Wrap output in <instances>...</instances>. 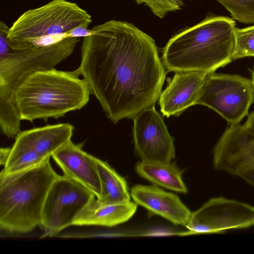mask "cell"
I'll return each mask as SVG.
<instances>
[{
    "mask_svg": "<svg viewBox=\"0 0 254 254\" xmlns=\"http://www.w3.org/2000/svg\"><path fill=\"white\" fill-rule=\"evenodd\" d=\"M83 38L76 69L114 123L154 105L166 77L154 40L134 25L112 20Z\"/></svg>",
    "mask_w": 254,
    "mask_h": 254,
    "instance_id": "obj_1",
    "label": "cell"
},
{
    "mask_svg": "<svg viewBox=\"0 0 254 254\" xmlns=\"http://www.w3.org/2000/svg\"><path fill=\"white\" fill-rule=\"evenodd\" d=\"M237 27L228 17L208 16L172 37L163 48L169 71L214 72L232 60Z\"/></svg>",
    "mask_w": 254,
    "mask_h": 254,
    "instance_id": "obj_2",
    "label": "cell"
},
{
    "mask_svg": "<svg viewBox=\"0 0 254 254\" xmlns=\"http://www.w3.org/2000/svg\"><path fill=\"white\" fill-rule=\"evenodd\" d=\"M79 76L76 69L55 68L28 76L15 90L22 121L58 119L84 107L91 93L85 80Z\"/></svg>",
    "mask_w": 254,
    "mask_h": 254,
    "instance_id": "obj_3",
    "label": "cell"
},
{
    "mask_svg": "<svg viewBox=\"0 0 254 254\" xmlns=\"http://www.w3.org/2000/svg\"><path fill=\"white\" fill-rule=\"evenodd\" d=\"M59 175L50 158L28 169L0 173V227L8 233H26L40 226L48 190Z\"/></svg>",
    "mask_w": 254,
    "mask_h": 254,
    "instance_id": "obj_4",
    "label": "cell"
},
{
    "mask_svg": "<svg viewBox=\"0 0 254 254\" xmlns=\"http://www.w3.org/2000/svg\"><path fill=\"white\" fill-rule=\"evenodd\" d=\"M91 16L76 3L52 0L21 14L9 27L7 40L11 49L25 50L35 48L40 39L64 34L79 26L88 28Z\"/></svg>",
    "mask_w": 254,
    "mask_h": 254,
    "instance_id": "obj_5",
    "label": "cell"
},
{
    "mask_svg": "<svg viewBox=\"0 0 254 254\" xmlns=\"http://www.w3.org/2000/svg\"><path fill=\"white\" fill-rule=\"evenodd\" d=\"M8 32L0 31V84L15 91L30 75L55 68L73 52L79 38H68L54 44L25 50L10 48Z\"/></svg>",
    "mask_w": 254,
    "mask_h": 254,
    "instance_id": "obj_6",
    "label": "cell"
},
{
    "mask_svg": "<svg viewBox=\"0 0 254 254\" xmlns=\"http://www.w3.org/2000/svg\"><path fill=\"white\" fill-rule=\"evenodd\" d=\"M254 101L252 80L237 74H207L196 104L215 111L230 125L239 124L248 115Z\"/></svg>",
    "mask_w": 254,
    "mask_h": 254,
    "instance_id": "obj_7",
    "label": "cell"
},
{
    "mask_svg": "<svg viewBox=\"0 0 254 254\" xmlns=\"http://www.w3.org/2000/svg\"><path fill=\"white\" fill-rule=\"evenodd\" d=\"M95 195L84 186L65 175L58 176L46 195L42 213V238L56 236L72 225L77 215Z\"/></svg>",
    "mask_w": 254,
    "mask_h": 254,
    "instance_id": "obj_8",
    "label": "cell"
},
{
    "mask_svg": "<svg viewBox=\"0 0 254 254\" xmlns=\"http://www.w3.org/2000/svg\"><path fill=\"white\" fill-rule=\"evenodd\" d=\"M254 226V206L223 196L209 199L191 212L186 227L190 234L223 233Z\"/></svg>",
    "mask_w": 254,
    "mask_h": 254,
    "instance_id": "obj_9",
    "label": "cell"
},
{
    "mask_svg": "<svg viewBox=\"0 0 254 254\" xmlns=\"http://www.w3.org/2000/svg\"><path fill=\"white\" fill-rule=\"evenodd\" d=\"M135 151L141 161L170 163L175 158L174 140L154 106L133 118Z\"/></svg>",
    "mask_w": 254,
    "mask_h": 254,
    "instance_id": "obj_10",
    "label": "cell"
},
{
    "mask_svg": "<svg viewBox=\"0 0 254 254\" xmlns=\"http://www.w3.org/2000/svg\"><path fill=\"white\" fill-rule=\"evenodd\" d=\"M213 151V165L217 170L238 176L254 167V130L244 124L230 125Z\"/></svg>",
    "mask_w": 254,
    "mask_h": 254,
    "instance_id": "obj_11",
    "label": "cell"
},
{
    "mask_svg": "<svg viewBox=\"0 0 254 254\" xmlns=\"http://www.w3.org/2000/svg\"><path fill=\"white\" fill-rule=\"evenodd\" d=\"M207 74L201 71L175 72L159 97L162 114L167 117L179 116L187 108L196 105Z\"/></svg>",
    "mask_w": 254,
    "mask_h": 254,
    "instance_id": "obj_12",
    "label": "cell"
},
{
    "mask_svg": "<svg viewBox=\"0 0 254 254\" xmlns=\"http://www.w3.org/2000/svg\"><path fill=\"white\" fill-rule=\"evenodd\" d=\"M82 147V144H75L71 140L51 157L64 175L84 186L98 198L101 187L95 157L83 150Z\"/></svg>",
    "mask_w": 254,
    "mask_h": 254,
    "instance_id": "obj_13",
    "label": "cell"
},
{
    "mask_svg": "<svg viewBox=\"0 0 254 254\" xmlns=\"http://www.w3.org/2000/svg\"><path fill=\"white\" fill-rule=\"evenodd\" d=\"M130 195L136 204L176 225L186 226L189 222L191 212L179 196L157 185H135Z\"/></svg>",
    "mask_w": 254,
    "mask_h": 254,
    "instance_id": "obj_14",
    "label": "cell"
},
{
    "mask_svg": "<svg viewBox=\"0 0 254 254\" xmlns=\"http://www.w3.org/2000/svg\"><path fill=\"white\" fill-rule=\"evenodd\" d=\"M137 204L128 201L105 204L92 199L75 217L72 225L113 227L128 221L135 213Z\"/></svg>",
    "mask_w": 254,
    "mask_h": 254,
    "instance_id": "obj_15",
    "label": "cell"
},
{
    "mask_svg": "<svg viewBox=\"0 0 254 254\" xmlns=\"http://www.w3.org/2000/svg\"><path fill=\"white\" fill-rule=\"evenodd\" d=\"M73 129L72 125L61 123L21 131L17 136L46 159L71 140Z\"/></svg>",
    "mask_w": 254,
    "mask_h": 254,
    "instance_id": "obj_16",
    "label": "cell"
},
{
    "mask_svg": "<svg viewBox=\"0 0 254 254\" xmlns=\"http://www.w3.org/2000/svg\"><path fill=\"white\" fill-rule=\"evenodd\" d=\"M135 170L154 185L180 193L187 192L182 177L183 171L174 163L141 161L137 163Z\"/></svg>",
    "mask_w": 254,
    "mask_h": 254,
    "instance_id": "obj_17",
    "label": "cell"
},
{
    "mask_svg": "<svg viewBox=\"0 0 254 254\" xmlns=\"http://www.w3.org/2000/svg\"><path fill=\"white\" fill-rule=\"evenodd\" d=\"M100 178L101 191L97 200L105 204L127 202L130 201L126 180L106 162L95 157Z\"/></svg>",
    "mask_w": 254,
    "mask_h": 254,
    "instance_id": "obj_18",
    "label": "cell"
},
{
    "mask_svg": "<svg viewBox=\"0 0 254 254\" xmlns=\"http://www.w3.org/2000/svg\"><path fill=\"white\" fill-rule=\"evenodd\" d=\"M21 114L17 106L15 91L0 84V127L2 133L10 138L21 131Z\"/></svg>",
    "mask_w": 254,
    "mask_h": 254,
    "instance_id": "obj_19",
    "label": "cell"
},
{
    "mask_svg": "<svg viewBox=\"0 0 254 254\" xmlns=\"http://www.w3.org/2000/svg\"><path fill=\"white\" fill-rule=\"evenodd\" d=\"M15 139L2 172L12 174L24 171L36 166L47 159H43L18 136Z\"/></svg>",
    "mask_w": 254,
    "mask_h": 254,
    "instance_id": "obj_20",
    "label": "cell"
},
{
    "mask_svg": "<svg viewBox=\"0 0 254 254\" xmlns=\"http://www.w3.org/2000/svg\"><path fill=\"white\" fill-rule=\"evenodd\" d=\"M230 13L232 18L244 23H254V0H216Z\"/></svg>",
    "mask_w": 254,
    "mask_h": 254,
    "instance_id": "obj_21",
    "label": "cell"
},
{
    "mask_svg": "<svg viewBox=\"0 0 254 254\" xmlns=\"http://www.w3.org/2000/svg\"><path fill=\"white\" fill-rule=\"evenodd\" d=\"M247 57H254V25L236 29L232 60Z\"/></svg>",
    "mask_w": 254,
    "mask_h": 254,
    "instance_id": "obj_22",
    "label": "cell"
},
{
    "mask_svg": "<svg viewBox=\"0 0 254 254\" xmlns=\"http://www.w3.org/2000/svg\"><path fill=\"white\" fill-rule=\"evenodd\" d=\"M138 4L145 3L154 15L163 18L168 12L180 10L184 5L182 0H134Z\"/></svg>",
    "mask_w": 254,
    "mask_h": 254,
    "instance_id": "obj_23",
    "label": "cell"
},
{
    "mask_svg": "<svg viewBox=\"0 0 254 254\" xmlns=\"http://www.w3.org/2000/svg\"><path fill=\"white\" fill-rule=\"evenodd\" d=\"M69 37L81 38L86 37L95 34L94 31L89 29L84 26H79L76 27L67 32Z\"/></svg>",
    "mask_w": 254,
    "mask_h": 254,
    "instance_id": "obj_24",
    "label": "cell"
},
{
    "mask_svg": "<svg viewBox=\"0 0 254 254\" xmlns=\"http://www.w3.org/2000/svg\"><path fill=\"white\" fill-rule=\"evenodd\" d=\"M238 177L254 187V167L242 172Z\"/></svg>",
    "mask_w": 254,
    "mask_h": 254,
    "instance_id": "obj_25",
    "label": "cell"
},
{
    "mask_svg": "<svg viewBox=\"0 0 254 254\" xmlns=\"http://www.w3.org/2000/svg\"><path fill=\"white\" fill-rule=\"evenodd\" d=\"M11 148L4 147L0 149V164L3 166L6 164L10 152Z\"/></svg>",
    "mask_w": 254,
    "mask_h": 254,
    "instance_id": "obj_26",
    "label": "cell"
},
{
    "mask_svg": "<svg viewBox=\"0 0 254 254\" xmlns=\"http://www.w3.org/2000/svg\"><path fill=\"white\" fill-rule=\"evenodd\" d=\"M247 128L254 130V111L248 116V118L244 124Z\"/></svg>",
    "mask_w": 254,
    "mask_h": 254,
    "instance_id": "obj_27",
    "label": "cell"
},
{
    "mask_svg": "<svg viewBox=\"0 0 254 254\" xmlns=\"http://www.w3.org/2000/svg\"><path fill=\"white\" fill-rule=\"evenodd\" d=\"M252 80H253V83L254 84V71L253 72Z\"/></svg>",
    "mask_w": 254,
    "mask_h": 254,
    "instance_id": "obj_28",
    "label": "cell"
}]
</instances>
